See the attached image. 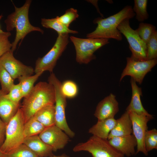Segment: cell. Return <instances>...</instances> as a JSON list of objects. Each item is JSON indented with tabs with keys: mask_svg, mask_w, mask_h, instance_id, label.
Wrapping results in <instances>:
<instances>
[{
	"mask_svg": "<svg viewBox=\"0 0 157 157\" xmlns=\"http://www.w3.org/2000/svg\"><path fill=\"white\" fill-rule=\"evenodd\" d=\"M55 99L54 89L51 84L45 82L38 83L24 97L21 108L25 123L43 107L54 104Z\"/></svg>",
	"mask_w": 157,
	"mask_h": 157,
	"instance_id": "1",
	"label": "cell"
},
{
	"mask_svg": "<svg viewBox=\"0 0 157 157\" xmlns=\"http://www.w3.org/2000/svg\"><path fill=\"white\" fill-rule=\"evenodd\" d=\"M31 0H26L21 7H17L14 4L15 11L8 15L4 21L7 31L15 28L16 33L13 42L12 43L11 51L13 52L19 41L24 39L29 33L34 31L39 32L42 34L44 31L40 27L33 26L28 18V12L31 3Z\"/></svg>",
	"mask_w": 157,
	"mask_h": 157,
	"instance_id": "2",
	"label": "cell"
},
{
	"mask_svg": "<svg viewBox=\"0 0 157 157\" xmlns=\"http://www.w3.org/2000/svg\"><path fill=\"white\" fill-rule=\"evenodd\" d=\"M23 113L19 108L14 116L7 124L4 141L0 150L6 155L23 143L25 138Z\"/></svg>",
	"mask_w": 157,
	"mask_h": 157,
	"instance_id": "3",
	"label": "cell"
},
{
	"mask_svg": "<svg viewBox=\"0 0 157 157\" xmlns=\"http://www.w3.org/2000/svg\"><path fill=\"white\" fill-rule=\"evenodd\" d=\"M69 37L75 48L76 60L80 64H87L95 59L94 52L109 43L108 39L81 38L72 36Z\"/></svg>",
	"mask_w": 157,
	"mask_h": 157,
	"instance_id": "4",
	"label": "cell"
},
{
	"mask_svg": "<svg viewBox=\"0 0 157 157\" xmlns=\"http://www.w3.org/2000/svg\"><path fill=\"white\" fill-rule=\"evenodd\" d=\"M73 151H88L93 157H125L110 144L108 140L93 135L86 142L76 144Z\"/></svg>",
	"mask_w": 157,
	"mask_h": 157,
	"instance_id": "5",
	"label": "cell"
},
{
	"mask_svg": "<svg viewBox=\"0 0 157 157\" xmlns=\"http://www.w3.org/2000/svg\"><path fill=\"white\" fill-rule=\"evenodd\" d=\"M48 81L53 86L55 90V125L69 137L73 138L75 135V133L69 126L66 119L65 109L67 104L66 98L61 91V83L52 72L49 77Z\"/></svg>",
	"mask_w": 157,
	"mask_h": 157,
	"instance_id": "6",
	"label": "cell"
},
{
	"mask_svg": "<svg viewBox=\"0 0 157 157\" xmlns=\"http://www.w3.org/2000/svg\"><path fill=\"white\" fill-rule=\"evenodd\" d=\"M69 34H58L53 46L42 58L36 60L34 69L35 73L45 71L52 72L58 59L66 48L69 42Z\"/></svg>",
	"mask_w": 157,
	"mask_h": 157,
	"instance_id": "7",
	"label": "cell"
},
{
	"mask_svg": "<svg viewBox=\"0 0 157 157\" xmlns=\"http://www.w3.org/2000/svg\"><path fill=\"white\" fill-rule=\"evenodd\" d=\"M129 19L122 21L117 28L126 39L129 44V48L132 55L130 57L135 60H147V48L146 44L139 36L135 30L130 26Z\"/></svg>",
	"mask_w": 157,
	"mask_h": 157,
	"instance_id": "8",
	"label": "cell"
},
{
	"mask_svg": "<svg viewBox=\"0 0 157 157\" xmlns=\"http://www.w3.org/2000/svg\"><path fill=\"white\" fill-rule=\"evenodd\" d=\"M127 63L120 79L121 81L126 76L131 77L136 83L141 84L146 74L151 71L157 63V59L143 61L135 60L130 57L126 58Z\"/></svg>",
	"mask_w": 157,
	"mask_h": 157,
	"instance_id": "9",
	"label": "cell"
},
{
	"mask_svg": "<svg viewBox=\"0 0 157 157\" xmlns=\"http://www.w3.org/2000/svg\"><path fill=\"white\" fill-rule=\"evenodd\" d=\"M129 112L132 122V133L137 142L135 154L142 152L147 156L148 153L145 148L144 136L146 131L148 130L147 123L149 121L153 119L154 117L153 116H149L138 115L132 111Z\"/></svg>",
	"mask_w": 157,
	"mask_h": 157,
	"instance_id": "10",
	"label": "cell"
},
{
	"mask_svg": "<svg viewBox=\"0 0 157 157\" xmlns=\"http://www.w3.org/2000/svg\"><path fill=\"white\" fill-rule=\"evenodd\" d=\"M0 64L14 80L32 75L34 72L32 67L25 65L16 59L11 50L0 57Z\"/></svg>",
	"mask_w": 157,
	"mask_h": 157,
	"instance_id": "11",
	"label": "cell"
},
{
	"mask_svg": "<svg viewBox=\"0 0 157 157\" xmlns=\"http://www.w3.org/2000/svg\"><path fill=\"white\" fill-rule=\"evenodd\" d=\"M38 136L54 151L64 148L69 140V137L56 125L45 128Z\"/></svg>",
	"mask_w": 157,
	"mask_h": 157,
	"instance_id": "12",
	"label": "cell"
},
{
	"mask_svg": "<svg viewBox=\"0 0 157 157\" xmlns=\"http://www.w3.org/2000/svg\"><path fill=\"white\" fill-rule=\"evenodd\" d=\"M119 110V103L116 97L111 93L99 102L94 115L98 120L114 118Z\"/></svg>",
	"mask_w": 157,
	"mask_h": 157,
	"instance_id": "13",
	"label": "cell"
},
{
	"mask_svg": "<svg viewBox=\"0 0 157 157\" xmlns=\"http://www.w3.org/2000/svg\"><path fill=\"white\" fill-rule=\"evenodd\" d=\"M93 22L97 24L95 29L86 35L88 38L108 39H113L117 41L122 39V34L117 28L111 27L104 21V18L98 17L94 20Z\"/></svg>",
	"mask_w": 157,
	"mask_h": 157,
	"instance_id": "14",
	"label": "cell"
},
{
	"mask_svg": "<svg viewBox=\"0 0 157 157\" xmlns=\"http://www.w3.org/2000/svg\"><path fill=\"white\" fill-rule=\"evenodd\" d=\"M108 140L113 147L125 156L130 157L135 154L137 142L133 134L114 137Z\"/></svg>",
	"mask_w": 157,
	"mask_h": 157,
	"instance_id": "15",
	"label": "cell"
},
{
	"mask_svg": "<svg viewBox=\"0 0 157 157\" xmlns=\"http://www.w3.org/2000/svg\"><path fill=\"white\" fill-rule=\"evenodd\" d=\"M23 143L29 147L38 157L53 156L52 148L44 142L38 135L25 138Z\"/></svg>",
	"mask_w": 157,
	"mask_h": 157,
	"instance_id": "16",
	"label": "cell"
},
{
	"mask_svg": "<svg viewBox=\"0 0 157 157\" xmlns=\"http://www.w3.org/2000/svg\"><path fill=\"white\" fill-rule=\"evenodd\" d=\"M132 95L130 102L126 109L128 112L132 111L140 115L149 116H153L149 114L144 108L141 100L140 97L142 95L141 88L139 87L136 83L131 78L130 80Z\"/></svg>",
	"mask_w": 157,
	"mask_h": 157,
	"instance_id": "17",
	"label": "cell"
},
{
	"mask_svg": "<svg viewBox=\"0 0 157 157\" xmlns=\"http://www.w3.org/2000/svg\"><path fill=\"white\" fill-rule=\"evenodd\" d=\"M132 124L129 112L126 111L116 119L115 125L108 136V140L115 137L129 135L132 133Z\"/></svg>",
	"mask_w": 157,
	"mask_h": 157,
	"instance_id": "18",
	"label": "cell"
},
{
	"mask_svg": "<svg viewBox=\"0 0 157 157\" xmlns=\"http://www.w3.org/2000/svg\"><path fill=\"white\" fill-rule=\"evenodd\" d=\"M6 94L0 90V117L7 124L15 114L19 104L12 102L6 97Z\"/></svg>",
	"mask_w": 157,
	"mask_h": 157,
	"instance_id": "19",
	"label": "cell"
},
{
	"mask_svg": "<svg viewBox=\"0 0 157 157\" xmlns=\"http://www.w3.org/2000/svg\"><path fill=\"white\" fill-rule=\"evenodd\" d=\"M116 120L114 118H112L98 120L90 128L88 133L100 138L108 140L109 133L115 125Z\"/></svg>",
	"mask_w": 157,
	"mask_h": 157,
	"instance_id": "20",
	"label": "cell"
},
{
	"mask_svg": "<svg viewBox=\"0 0 157 157\" xmlns=\"http://www.w3.org/2000/svg\"><path fill=\"white\" fill-rule=\"evenodd\" d=\"M33 117L46 128L55 125L54 104L48 105L43 107Z\"/></svg>",
	"mask_w": 157,
	"mask_h": 157,
	"instance_id": "21",
	"label": "cell"
},
{
	"mask_svg": "<svg viewBox=\"0 0 157 157\" xmlns=\"http://www.w3.org/2000/svg\"><path fill=\"white\" fill-rule=\"evenodd\" d=\"M41 23L44 27L54 30L58 33V34H75L78 33V31L71 30L61 23L58 20L57 17L51 19L42 18Z\"/></svg>",
	"mask_w": 157,
	"mask_h": 157,
	"instance_id": "22",
	"label": "cell"
},
{
	"mask_svg": "<svg viewBox=\"0 0 157 157\" xmlns=\"http://www.w3.org/2000/svg\"><path fill=\"white\" fill-rule=\"evenodd\" d=\"M45 128L33 116L24 124V134L25 138L38 135Z\"/></svg>",
	"mask_w": 157,
	"mask_h": 157,
	"instance_id": "23",
	"label": "cell"
},
{
	"mask_svg": "<svg viewBox=\"0 0 157 157\" xmlns=\"http://www.w3.org/2000/svg\"><path fill=\"white\" fill-rule=\"evenodd\" d=\"M42 73V72L36 73L33 75L24 77L18 79L24 98L31 91L35 83Z\"/></svg>",
	"mask_w": 157,
	"mask_h": 157,
	"instance_id": "24",
	"label": "cell"
},
{
	"mask_svg": "<svg viewBox=\"0 0 157 157\" xmlns=\"http://www.w3.org/2000/svg\"><path fill=\"white\" fill-rule=\"evenodd\" d=\"M147 0H134L133 8L136 15V19L139 22H143L148 19L149 15L147 10Z\"/></svg>",
	"mask_w": 157,
	"mask_h": 157,
	"instance_id": "25",
	"label": "cell"
},
{
	"mask_svg": "<svg viewBox=\"0 0 157 157\" xmlns=\"http://www.w3.org/2000/svg\"><path fill=\"white\" fill-rule=\"evenodd\" d=\"M14 80L8 72L0 64V83L1 90L5 94H7L14 84Z\"/></svg>",
	"mask_w": 157,
	"mask_h": 157,
	"instance_id": "26",
	"label": "cell"
},
{
	"mask_svg": "<svg viewBox=\"0 0 157 157\" xmlns=\"http://www.w3.org/2000/svg\"><path fill=\"white\" fill-rule=\"evenodd\" d=\"M156 27L152 24L140 22L135 30L140 37L146 44L151 35L156 30Z\"/></svg>",
	"mask_w": 157,
	"mask_h": 157,
	"instance_id": "27",
	"label": "cell"
},
{
	"mask_svg": "<svg viewBox=\"0 0 157 157\" xmlns=\"http://www.w3.org/2000/svg\"><path fill=\"white\" fill-rule=\"evenodd\" d=\"M144 141L145 149L148 153L153 149H156L157 130L155 128L147 130L145 134Z\"/></svg>",
	"mask_w": 157,
	"mask_h": 157,
	"instance_id": "28",
	"label": "cell"
},
{
	"mask_svg": "<svg viewBox=\"0 0 157 157\" xmlns=\"http://www.w3.org/2000/svg\"><path fill=\"white\" fill-rule=\"evenodd\" d=\"M147 60L157 59V31L153 33L147 43Z\"/></svg>",
	"mask_w": 157,
	"mask_h": 157,
	"instance_id": "29",
	"label": "cell"
},
{
	"mask_svg": "<svg viewBox=\"0 0 157 157\" xmlns=\"http://www.w3.org/2000/svg\"><path fill=\"white\" fill-rule=\"evenodd\" d=\"M6 155V157H38L29 147L23 143Z\"/></svg>",
	"mask_w": 157,
	"mask_h": 157,
	"instance_id": "30",
	"label": "cell"
},
{
	"mask_svg": "<svg viewBox=\"0 0 157 157\" xmlns=\"http://www.w3.org/2000/svg\"><path fill=\"white\" fill-rule=\"evenodd\" d=\"M61 89L63 94L66 98H74L78 92L77 85L71 80H67L61 83Z\"/></svg>",
	"mask_w": 157,
	"mask_h": 157,
	"instance_id": "31",
	"label": "cell"
},
{
	"mask_svg": "<svg viewBox=\"0 0 157 157\" xmlns=\"http://www.w3.org/2000/svg\"><path fill=\"white\" fill-rule=\"evenodd\" d=\"M78 17L77 10L71 8L67 10L63 15L56 17L60 22L69 28L71 23Z\"/></svg>",
	"mask_w": 157,
	"mask_h": 157,
	"instance_id": "32",
	"label": "cell"
},
{
	"mask_svg": "<svg viewBox=\"0 0 157 157\" xmlns=\"http://www.w3.org/2000/svg\"><path fill=\"white\" fill-rule=\"evenodd\" d=\"M11 35L10 32H0V57L11 49L12 44L8 39Z\"/></svg>",
	"mask_w": 157,
	"mask_h": 157,
	"instance_id": "33",
	"label": "cell"
},
{
	"mask_svg": "<svg viewBox=\"0 0 157 157\" xmlns=\"http://www.w3.org/2000/svg\"><path fill=\"white\" fill-rule=\"evenodd\" d=\"M6 97L13 102L19 104V102L24 97L21 88L19 83L14 84L9 92L6 94Z\"/></svg>",
	"mask_w": 157,
	"mask_h": 157,
	"instance_id": "34",
	"label": "cell"
},
{
	"mask_svg": "<svg viewBox=\"0 0 157 157\" xmlns=\"http://www.w3.org/2000/svg\"><path fill=\"white\" fill-rule=\"evenodd\" d=\"M6 126L7 124L3 121L0 117V147L5 139Z\"/></svg>",
	"mask_w": 157,
	"mask_h": 157,
	"instance_id": "35",
	"label": "cell"
},
{
	"mask_svg": "<svg viewBox=\"0 0 157 157\" xmlns=\"http://www.w3.org/2000/svg\"><path fill=\"white\" fill-rule=\"evenodd\" d=\"M49 157H70L69 156L67 155L66 154H63L60 155H59V156L53 155V156H51Z\"/></svg>",
	"mask_w": 157,
	"mask_h": 157,
	"instance_id": "36",
	"label": "cell"
},
{
	"mask_svg": "<svg viewBox=\"0 0 157 157\" xmlns=\"http://www.w3.org/2000/svg\"><path fill=\"white\" fill-rule=\"evenodd\" d=\"M0 157H6L5 154L3 153L0 150Z\"/></svg>",
	"mask_w": 157,
	"mask_h": 157,
	"instance_id": "37",
	"label": "cell"
},
{
	"mask_svg": "<svg viewBox=\"0 0 157 157\" xmlns=\"http://www.w3.org/2000/svg\"><path fill=\"white\" fill-rule=\"evenodd\" d=\"M3 31L0 28V32H1Z\"/></svg>",
	"mask_w": 157,
	"mask_h": 157,
	"instance_id": "38",
	"label": "cell"
}]
</instances>
